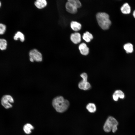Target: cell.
Segmentation results:
<instances>
[{
    "label": "cell",
    "instance_id": "cell-1",
    "mask_svg": "<svg viewBox=\"0 0 135 135\" xmlns=\"http://www.w3.org/2000/svg\"><path fill=\"white\" fill-rule=\"evenodd\" d=\"M53 106L58 112H63L68 108L69 102L62 96H58L54 98L52 102Z\"/></svg>",
    "mask_w": 135,
    "mask_h": 135
},
{
    "label": "cell",
    "instance_id": "cell-2",
    "mask_svg": "<svg viewBox=\"0 0 135 135\" xmlns=\"http://www.w3.org/2000/svg\"><path fill=\"white\" fill-rule=\"evenodd\" d=\"M96 18L99 25L102 29L106 30L109 28L111 22L107 14L104 12H98L96 14Z\"/></svg>",
    "mask_w": 135,
    "mask_h": 135
},
{
    "label": "cell",
    "instance_id": "cell-3",
    "mask_svg": "<svg viewBox=\"0 0 135 135\" xmlns=\"http://www.w3.org/2000/svg\"><path fill=\"white\" fill-rule=\"evenodd\" d=\"M118 124V122L115 118L112 116H109L104 125V130L106 132H109L112 130L113 132H115L117 130Z\"/></svg>",
    "mask_w": 135,
    "mask_h": 135
},
{
    "label": "cell",
    "instance_id": "cell-4",
    "mask_svg": "<svg viewBox=\"0 0 135 135\" xmlns=\"http://www.w3.org/2000/svg\"><path fill=\"white\" fill-rule=\"evenodd\" d=\"M81 77L82 78V80L78 84V87L81 90H89L91 87L90 84L88 82V75L87 74L84 72L80 75Z\"/></svg>",
    "mask_w": 135,
    "mask_h": 135
},
{
    "label": "cell",
    "instance_id": "cell-5",
    "mask_svg": "<svg viewBox=\"0 0 135 135\" xmlns=\"http://www.w3.org/2000/svg\"><path fill=\"white\" fill-rule=\"evenodd\" d=\"M1 104L2 106L6 109L12 107V104L14 102L13 97L10 95L6 94L3 96L1 100Z\"/></svg>",
    "mask_w": 135,
    "mask_h": 135
},
{
    "label": "cell",
    "instance_id": "cell-6",
    "mask_svg": "<svg viewBox=\"0 0 135 135\" xmlns=\"http://www.w3.org/2000/svg\"><path fill=\"white\" fill-rule=\"evenodd\" d=\"M30 58H31L34 61L39 62L42 61V58L41 53L36 49L31 50L29 52Z\"/></svg>",
    "mask_w": 135,
    "mask_h": 135
},
{
    "label": "cell",
    "instance_id": "cell-7",
    "mask_svg": "<svg viewBox=\"0 0 135 135\" xmlns=\"http://www.w3.org/2000/svg\"><path fill=\"white\" fill-rule=\"evenodd\" d=\"M65 7L66 11L70 13L75 14L77 12V8L68 1L66 3Z\"/></svg>",
    "mask_w": 135,
    "mask_h": 135
},
{
    "label": "cell",
    "instance_id": "cell-8",
    "mask_svg": "<svg viewBox=\"0 0 135 135\" xmlns=\"http://www.w3.org/2000/svg\"><path fill=\"white\" fill-rule=\"evenodd\" d=\"M70 39L71 41L74 44H77L81 41L80 34L78 32H75L71 34Z\"/></svg>",
    "mask_w": 135,
    "mask_h": 135
},
{
    "label": "cell",
    "instance_id": "cell-9",
    "mask_svg": "<svg viewBox=\"0 0 135 135\" xmlns=\"http://www.w3.org/2000/svg\"><path fill=\"white\" fill-rule=\"evenodd\" d=\"M78 48L80 52L82 54L86 56L88 54L89 48L85 43H82L80 44Z\"/></svg>",
    "mask_w": 135,
    "mask_h": 135
},
{
    "label": "cell",
    "instance_id": "cell-10",
    "mask_svg": "<svg viewBox=\"0 0 135 135\" xmlns=\"http://www.w3.org/2000/svg\"><path fill=\"white\" fill-rule=\"evenodd\" d=\"M124 97V92L121 90H116L112 95V98L115 101H117L119 98L123 99Z\"/></svg>",
    "mask_w": 135,
    "mask_h": 135
},
{
    "label": "cell",
    "instance_id": "cell-11",
    "mask_svg": "<svg viewBox=\"0 0 135 135\" xmlns=\"http://www.w3.org/2000/svg\"><path fill=\"white\" fill-rule=\"evenodd\" d=\"M122 12L124 14H128L131 12V8L129 4L127 3L124 4L120 8Z\"/></svg>",
    "mask_w": 135,
    "mask_h": 135
},
{
    "label": "cell",
    "instance_id": "cell-12",
    "mask_svg": "<svg viewBox=\"0 0 135 135\" xmlns=\"http://www.w3.org/2000/svg\"><path fill=\"white\" fill-rule=\"evenodd\" d=\"M34 4L37 8L42 9L46 6L47 2L45 0H37L35 2Z\"/></svg>",
    "mask_w": 135,
    "mask_h": 135
},
{
    "label": "cell",
    "instance_id": "cell-13",
    "mask_svg": "<svg viewBox=\"0 0 135 135\" xmlns=\"http://www.w3.org/2000/svg\"><path fill=\"white\" fill-rule=\"evenodd\" d=\"M81 25L79 22L76 21H72L70 23V27L72 29L75 31L80 30L81 28Z\"/></svg>",
    "mask_w": 135,
    "mask_h": 135
},
{
    "label": "cell",
    "instance_id": "cell-14",
    "mask_svg": "<svg viewBox=\"0 0 135 135\" xmlns=\"http://www.w3.org/2000/svg\"><path fill=\"white\" fill-rule=\"evenodd\" d=\"M34 128L31 124L27 123L25 124L23 127V130L26 134H29L31 133L32 130L34 129Z\"/></svg>",
    "mask_w": 135,
    "mask_h": 135
},
{
    "label": "cell",
    "instance_id": "cell-15",
    "mask_svg": "<svg viewBox=\"0 0 135 135\" xmlns=\"http://www.w3.org/2000/svg\"><path fill=\"white\" fill-rule=\"evenodd\" d=\"M82 38L86 42H89L93 38V37L91 33L88 32H86L84 34Z\"/></svg>",
    "mask_w": 135,
    "mask_h": 135
},
{
    "label": "cell",
    "instance_id": "cell-16",
    "mask_svg": "<svg viewBox=\"0 0 135 135\" xmlns=\"http://www.w3.org/2000/svg\"><path fill=\"white\" fill-rule=\"evenodd\" d=\"M124 48L127 53H131L133 51V46L131 43H128L124 46Z\"/></svg>",
    "mask_w": 135,
    "mask_h": 135
},
{
    "label": "cell",
    "instance_id": "cell-17",
    "mask_svg": "<svg viewBox=\"0 0 135 135\" xmlns=\"http://www.w3.org/2000/svg\"><path fill=\"white\" fill-rule=\"evenodd\" d=\"M86 108L88 111L91 113L95 112L96 110V108L95 104L93 103H90L88 104L86 107Z\"/></svg>",
    "mask_w": 135,
    "mask_h": 135
},
{
    "label": "cell",
    "instance_id": "cell-18",
    "mask_svg": "<svg viewBox=\"0 0 135 135\" xmlns=\"http://www.w3.org/2000/svg\"><path fill=\"white\" fill-rule=\"evenodd\" d=\"M14 38L16 40H18V38H19L22 42H23L25 40L24 34L20 32H18L16 34L14 37Z\"/></svg>",
    "mask_w": 135,
    "mask_h": 135
},
{
    "label": "cell",
    "instance_id": "cell-19",
    "mask_svg": "<svg viewBox=\"0 0 135 135\" xmlns=\"http://www.w3.org/2000/svg\"><path fill=\"white\" fill-rule=\"evenodd\" d=\"M7 46V42L4 39L0 38V50H5Z\"/></svg>",
    "mask_w": 135,
    "mask_h": 135
},
{
    "label": "cell",
    "instance_id": "cell-20",
    "mask_svg": "<svg viewBox=\"0 0 135 135\" xmlns=\"http://www.w3.org/2000/svg\"><path fill=\"white\" fill-rule=\"evenodd\" d=\"M68 1L77 8H80L81 6V3L78 0H68Z\"/></svg>",
    "mask_w": 135,
    "mask_h": 135
},
{
    "label": "cell",
    "instance_id": "cell-21",
    "mask_svg": "<svg viewBox=\"0 0 135 135\" xmlns=\"http://www.w3.org/2000/svg\"><path fill=\"white\" fill-rule=\"evenodd\" d=\"M6 30V26L4 24L0 23V34H3Z\"/></svg>",
    "mask_w": 135,
    "mask_h": 135
},
{
    "label": "cell",
    "instance_id": "cell-22",
    "mask_svg": "<svg viewBox=\"0 0 135 135\" xmlns=\"http://www.w3.org/2000/svg\"><path fill=\"white\" fill-rule=\"evenodd\" d=\"M133 15L134 18H135V10L134 11L133 13Z\"/></svg>",
    "mask_w": 135,
    "mask_h": 135
},
{
    "label": "cell",
    "instance_id": "cell-23",
    "mask_svg": "<svg viewBox=\"0 0 135 135\" xmlns=\"http://www.w3.org/2000/svg\"><path fill=\"white\" fill-rule=\"evenodd\" d=\"M1 3L0 2V7L1 6Z\"/></svg>",
    "mask_w": 135,
    "mask_h": 135
}]
</instances>
